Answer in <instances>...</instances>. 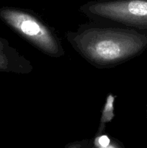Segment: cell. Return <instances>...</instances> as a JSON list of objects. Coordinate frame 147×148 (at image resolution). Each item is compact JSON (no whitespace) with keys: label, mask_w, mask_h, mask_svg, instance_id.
I'll return each instance as SVG.
<instances>
[{"label":"cell","mask_w":147,"mask_h":148,"mask_svg":"<svg viewBox=\"0 0 147 148\" xmlns=\"http://www.w3.org/2000/svg\"><path fill=\"white\" fill-rule=\"evenodd\" d=\"M67 41L89 64L111 69L147 50V30L89 20L65 33Z\"/></svg>","instance_id":"obj_1"},{"label":"cell","mask_w":147,"mask_h":148,"mask_svg":"<svg viewBox=\"0 0 147 148\" xmlns=\"http://www.w3.org/2000/svg\"><path fill=\"white\" fill-rule=\"evenodd\" d=\"M0 17L43 54L53 58L64 56V49L54 29L35 12L17 7H4L0 10Z\"/></svg>","instance_id":"obj_2"},{"label":"cell","mask_w":147,"mask_h":148,"mask_svg":"<svg viewBox=\"0 0 147 148\" xmlns=\"http://www.w3.org/2000/svg\"><path fill=\"white\" fill-rule=\"evenodd\" d=\"M79 11L92 21L147 30V0H92Z\"/></svg>","instance_id":"obj_3"},{"label":"cell","mask_w":147,"mask_h":148,"mask_svg":"<svg viewBox=\"0 0 147 148\" xmlns=\"http://www.w3.org/2000/svg\"><path fill=\"white\" fill-rule=\"evenodd\" d=\"M115 98H116V96L111 93H110L107 96L106 101H105V103L104 105L103 108H102L100 122H99V126L97 134L103 133L106 124L110 122L115 117L114 110H115Z\"/></svg>","instance_id":"obj_4"},{"label":"cell","mask_w":147,"mask_h":148,"mask_svg":"<svg viewBox=\"0 0 147 148\" xmlns=\"http://www.w3.org/2000/svg\"><path fill=\"white\" fill-rule=\"evenodd\" d=\"M82 148H125L122 143L115 138H111V142L108 145L99 146L93 144L90 140H84V144Z\"/></svg>","instance_id":"obj_5"},{"label":"cell","mask_w":147,"mask_h":148,"mask_svg":"<svg viewBox=\"0 0 147 148\" xmlns=\"http://www.w3.org/2000/svg\"><path fill=\"white\" fill-rule=\"evenodd\" d=\"M84 144V140L81 142H76V143H71L67 145L65 148H82Z\"/></svg>","instance_id":"obj_6"},{"label":"cell","mask_w":147,"mask_h":148,"mask_svg":"<svg viewBox=\"0 0 147 148\" xmlns=\"http://www.w3.org/2000/svg\"><path fill=\"white\" fill-rule=\"evenodd\" d=\"M146 120H147V104H146Z\"/></svg>","instance_id":"obj_7"}]
</instances>
